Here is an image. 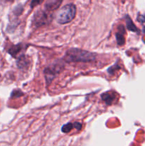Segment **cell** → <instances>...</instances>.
Here are the masks:
<instances>
[{
	"label": "cell",
	"mask_w": 145,
	"mask_h": 146,
	"mask_svg": "<svg viewBox=\"0 0 145 146\" xmlns=\"http://www.w3.org/2000/svg\"><path fill=\"white\" fill-rule=\"evenodd\" d=\"M96 58L95 54L80 48H71L65 53L64 58L68 62H90Z\"/></svg>",
	"instance_id": "6da1fadb"
},
{
	"label": "cell",
	"mask_w": 145,
	"mask_h": 146,
	"mask_svg": "<svg viewBox=\"0 0 145 146\" xmlns=\"http://www.w3.org/2000/svg\"><path fill=\"white\" fill-rule=\"evenodd\" d=\"M76 14V7L74 4H69L63 7L56 14V21L58 24H65L74 19Z\"/></svg>",
	"instance_id": "7a4b0ae2"
},
{
	"label": "cell",
	"mask_w": 145,
	"mask_h": 146,
	"mask_svg": "<svg viewBox=\"0 0 145 146\" xmlns=\"http://www.w3.org/2000/svg\"><path fill=\"white\" fill-rule=\"evenodd\" d=\"M64 66L63 65L62 63L55 62L54 64H51L48 67H47L45 70H44V74H45V81L48 85H49L53 80L54 79L57 74H59L62 68H63Z\"/></svg>",
	"instance_id": "3957f363"
},
{
	"label": "cell",
	"mask_w": 145,
	"mask_h": 146,
	"mask_svg": "<svg viewBox=\"0 0 145 146\" xmlns=\"http://www.w3.org/2000/svg\"><path fill=\"white\" fill-rule=\"evenodd\" d=\"M52 20V16L48 14L47 11H38L34 14V18H33V24L36 27H43L51 23Z\"/></svg>",
	"instance_id": "277c9868"
},
{
	"label": "cell",
	"mask_w": 145,
	"mask_h": 146,
	"mask_svg": "<svg viewBox=\"0 0 145 146\" xmlns=\"http://www.w3.org/2000/svg\"><path fill=\"white\" fill-rule=\"evenodd\" d=\"M117 97V94L112 91H107V92L104 93V94L101 95V98H102V101H105V104L108 106L112 105L114 103V101H116Z\"/></svg>",
	"instance_id": "5b68a950"
},
{
	"label": "cell",
	"mask_w": 145,
	"mask_h": 146,
	"mask_svg": "<svg viewBox=\"0 0 145 146\" xmlns=\"http://www.w3.org/2000/svg\"><path fill=\"white\" fill-rule=\"evenodd\" d=\"M63 0H48L45 2L44 8L47 11H53L59 8Z\"/></svg>",
	"instance_id": "8992f818"
},
{
	"label": "cell",
	"mask_w": 145,
	"mask_h": 146,
	"mask_svg": "<svg viewBox=\"0 0 145 146\" xmlns=\"http://www.w3.org/2000/svg\"><path fill=\"white\" fill-rule=\"evenodd\" d=\"M72 128H76L77 130L80 131L82 128V125H81V123L78 122L68 123L63 125V127L61 128V131L64 133H68L71 132Z\"/></svg>",
	"instance_id": "52a82bcc"
},
{
	"label": "cell",
	"mask_w": 145,
	"mask_h": 146,
	"mask_svg": "<svg viewBox=\"0 0 145 146\" xmlns=\"http://www.w3.org/2000/svg\"><path fill=\"white\" fill-rule=\"evenodd\" d=\"M125 33V28L122 26H119V31L116 33V39L117 43L119 46H122L125 44V38L124 36V34Z\"/></svg>",
	"instance_id": "ba28073f"
},
{
	"label": "cell",
	"mask_w": 145,
	"mask_h": 146,
	"mask_svg": "<svg viewBox=\"0 0 145 146\" xmlns=\"http://www.w3.org/2000/svg\"><path fill=\"white\" fill-rule=\"evenodd\" d=\"M29 61L28 58L25 56L24 55H21L18 57V60H17L16 64L19 68H26L29 65Z\"/></svg>",
	"instance_id": "9c48e42d"
},
{
	"label": "cell",
	"mask_w": 145,
	"mask_h": 146,
	"mask_svg": "<svg viewBox=\"0 0 145 146\" xmlns=\"http://www.w3.org/2000/svg\"><path fill=\"white\" fill-rule=\"evenodd\" d=\"M23 49V45L22 44H18V45L13 46L11 48L9 49L8 52L11 54L12 56L16 57L18 54V53L21 52V50Z\"/></svg>",
	"instance_id": "30bf717a"
},
{
	"label": "cell",
	"mask_w": 145,
	"mask_h": 146,
	"mask_svg": "<svg viewBox=\"0 0 145 146\" xmlns=\"http://www.w3.org/2000/svg\"><path fill=\"white\" fill-rule=\"evenodd\" d=\"M126 21H127V27L128 29L132 31H137V29H136V26L133 24L131 19L129 18L128 16L126 17Z\"/></svg>",
	"instance_id": "8fae6325"
},
{
	"label": "cell",
	"mask_w": 145,
	"mask_h": 146,
	"mask_svg": "<svg viewBox=\"0 0 145 146\" xmlns=\"http://www.w3.org/2000/svg\"><path fill=\"white\" fill-rule=\"evenodd\" d=\"M23 93L21 92V91H19V90H15V91H14L12 92V94H11V98H18V97L21 96L23 95Z\"/></svg>",
	"instance_id": "7c38bea8"
},
{
	"label": "cell",
	"mask_w": 145,
	"mask_h": 146,
	"mask_svg": "<svg viewBox=\"0 0 145 146\" xmlns=\"http://www.w3.org/2000/svg\"><path fill=\"white\" fill-rule=\"evenodd\" d=\"M44 1V0H31V3H30V6H31V8H34L35 7L43 3Z\"/></svg>",
	"instance_id": "4fadbf2b"
},
{
	"label": "cell",
	"mask_w": 145,
	"mask_h": 146,
	"mask_svg": "<svg viewBox=\"0 0 145 146\" xmlns=\"http://www.w3.org/2000/svg\"><path fill=\"white\" fill-rule=\"evenodd\" d=\"M5 1H10V2H11V1H13L14 0H4Z\"/></svg>",
	"instance_id": "5bb4252c"
}]
</instances>
